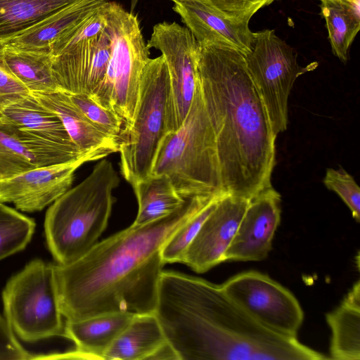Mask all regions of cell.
<instances>
[{"label":"cell","mask_w":360,"mask_h":360,"mask_svg":"<svg viewBox=\"0 0 360 360\" xmlns=\"http://www.w3.org/2000/svg\"><path fill=\"white\" fill-rule=\"evenodd\" d=\"M218 195L186 198L171 214L131 224L97 242L68 264H53L65 321L126 311L154 313L162 267V249L172 234Z\"/></svg>","instance_id":"6da1fadb"},{"label":"cell","mask_w":360,"mask_h":360,"mask_svg":"<svg viewBox=\"0 0 360 360\" xmlns=\"http://www.w3.org/2000/svg\"><path fill=\"white\" fill-rule=\"evenodd\" d=\"M154 314L178 360L328 359L263 328L221 285L201 278L162 271Z\"/></svg>","instance_id":"7a4b0ae2"},{"label":"cell","mask_w":360,"mask_h":360,"mask_svg":"<svg viewBox=\"0 0 360 360\" xmlns=\"http://www.w3.org/2000/svg\"><path fill=\"white\" fill-rule=\"evenodd\" d=\"M199 86L216 140L223 193L251 198L272 186L276 139L239 51L198 44Z\"/></svg>","instance_id":"3957f363"},{"label":"cell","mask_w":360,"mask_h":360,"mask_svg":"<svg viewBox=\"0 0 360 360\" xmlns=\"http://www.w3.org/2000/svg\"><path fill=\"white\" fill-rule=\"evenodd\" d=\"M120 182L112 163L99 161L91 173L48 209L44 230L48 248L59 264L86 254L105 230Z\"/></svg>","instance_id":"277c9868"},{"label":"cell","mask_w":360,"mask_h":360,"mask_svg":"<svg viewBox=\"0 0 360 360\" xmlns=\"http://www.w3.org/2000/svg\"><path fill=\"white\" fill-rule=\"evenodd\" d=\"M151 175L166 176L184 199L225 194L215 136L199 84L182 125L162 139Z\"/></svg>","instance_id":"5b68a950"},{"label":"cell","mask_w":360,"mask_h":360,"mask_svg":"<svg viewBox=\"0 0 360 360\" xmlns=\"http://www.w3.org/2000/svg\"><path fill=\"white\" fill-rule=\"evenodd\" d=\"M170 82L162 56L149 58L141 77L133 123L122 136L120 172L131 186L151 175L155 159L168 133Z\"/></svg>","instance_id":"8992f818"},{"label":"cell","mask_w":360,"mask_h":360,"mask_svg":"<svg viewBox=\"0 0 360 360\" xmlns=\"http://www.w3.org/2000/svg\"><path fill=\"white\" fill-rule=\"evenodd\" d=\"M106 7L111 57L105 79L91 98L122 121L121 140L133 123L141 73L150 58V49L135 15L114 1H108Z\"/></svg>","instance_id":"52a82bcc"},{"label":"cell","mask_w":360,"mask_h":360,"mask_svg":"<svg viewBox=\"0 0 360 360\" xmlns=\"http://www.w3.org/2000/svg\"><path fill=\"white\" fill-rule=\"evenodd\" d=\"M2 300L5 319L23 341L63 336L65 323L53 264L39 259L30 262L8 281Z\"/></svg>","instance_id":"ba28073f"},{"label":"cell","mask_w":360,"mask_h":360,"mask_svg":"<svg viewBox=\"0 0 360 360\" xmlns=\"http://www.w3.org/2000/svg\"><path fill=\"white\" fill-rule=\"evenodd\" d=\"M245 60L271 129L277 136L287 129L288 98L295 80L314 70L319 63L300 65L295 49L274 30L268 29L255 32L252 48L245 56Z\"/></svg>","instance_id":"9c48e42d"},{"label":"cell","mask_w":360,"mask_h":360,"mask_svg":"<svg viewBox=\"0 0 360 360\" xmlns=\"http://www.w3.org/2000/svg\"><path fill=\"white\" fill-rule=\"evenodd\" d=\"M221 287L261 326L276 335L297 338L303 310L295 295L268 275L256 271L241 272Z\"/></svg>","instance_id":"30bf717a"},{"label":"cell","mask_w":360,"mask_h":360,"mask_svg":"<svg viewBox=\"0 0 360 360\" xmlns=\"http://www.w3.org/2000/svg\"><path fill=\"white\" fill-rule=\"evenodd\" d=\"M162 53L169 76L170 102L168 132L176 131L190 110L199 84V44L186 27L160 22L147 43Z\"/></svg>","instance_id":"8fae6325"},{"label":"cell","mask_w":360,"mask_h":360,"mask_svg":"<svg viewBox=\"0 0 360 360\" xmlns=\"http://www.w3.org/2000/svg\"><path fill=\"white\" fill-rule=\"evenodd\" d=\"M111 53L106 27L96 37L53 45L51 68L58 91L92 98L105 79Z\"/></svg>","instance_id":"7c38bea8"},{"label":"cell","mask_w":360,"mask_h":360,"mask_svg":"<svg viewBox=\"0 0 360 360\" xmlns=\"http://www.w3.org/2000/svg\"><path fill=\"white\" fill-rule=\"evenodd\" d=\"M250 199L224 194L187 248L181 263L202 274L225 262Z\"/></svg>","instance_id":"4fadbf2b"},{"label":"cell","mask_w":360,"mask_h":360,"mask_svg":"<svg viewBox=\"0 0 360 360\" xmlns=\"http://www.w3.org/2000/svg\"><path fill=\"white\" fill-rule=\"evenodd\" d=\"M281 194L273 186L250 199L225 262L261 261L267 257L281 221Z\"/></svg>","instance_id":"5bb4252c"},{"label":"cell","mask_w":360,"mask_h":360,"mask_svg":"<svg viewBox=\"0 0 360 360\" xmlns=\"http://www.w3.org/2000/svg\"><path fill=\"white\" fill-rule=\"evenodd\" d=\"M87 158L41 167L0 181V202H9L21 211H40L68 191L74 174Z\"/></svg>","instance_id":"9a60e30c"},{"label":"cell","mask_w":360,"mask_h":360,"mask_svg":"<svg viewBox=\"0 0 360 360\" xmlns=\"http://www.w3.org/2000/svg\"><path fill=\"white\" fill-rule=\"evenodd\" d=\"M173 10L198 44L226 46L244 56L251 51L255 32L250 30V20L230 18L208 0H176Z\"/></svg>","instance_id":"2e32d148"},{"label":"cell","mask_w":360,"mask_h":360,"mask_svg":"<svg viewBox=\"0 0 360 360\" xmlns=\"http://www.w3.org/2000/svg\"><path fill=\"white\" fill-rule=\"evenodd\" d=\"M82 158L0 118V181L37 167L70 162Z\"/></svg>","instance_id":"e0dca14e"},{"label":"cell","mask_w":360,"mask_h":360,"mask_svg":"<svg viewBox=\"0 0 360 360\" xmlns=\"http://www.w3.org/2000/svg\"><path fill=\"white\" fill-rule=\"evenodd\" d=\"M61 120L72 141L90 161L118 152L119 141L98 129L72 102L68 94L56 91L32 94Z\"/></svg>","instance_id":"ac0fdd59"},{"label":"cell","mask_w":360,"mask_h":360,"mask_svg":"<svg viewBox=\"0 0 360 360\" xmlns=\"http://www.w3.org/2000/svg\"><path fill=\"white\" fill-rule=\"evenodd\" d=\"M0 118L45 142L84 156L72 141L58 115L30 93L1 107Z\"/></svg>","instance_id":"d6986e66"},{"label":"cell","mask_w":360,"mask_h":360,"mask_svg":"<svg viewBox=\"0 0 360 360\" xmlns=\"http://www.w3.org/2000/svg\"><path fill=\"white\" fill-rule=\"evenodd\" d=\"M135 314L105 313L77 321H65L63 337L76 345L78 359H103V356Z\"/></svg>","instance_id":"ffe728a7"},{"label":"cell","mask_w":360,"mask_h":360,"mask_svg":"<svg viewBox=\"0 0 360 360\" xmlns=\"http://www.w3.org/2000/svg\"><path fill=\"white\" fill-rule=\"evenodd\" d=\"M107 0H79L53 13L39 23L6 43L8 46L50 53L51 45Z\"/></svg>","instance_id":"44dd1931"},{"label":"cell","mask_w":360,"mask_h":360,"mask_svg":"<svg viewBox=\"0 0 360 360\" xmlns=\"http://www.w3.org/2000/svg\"><path fill=\"white\" fill-rule=\"evenodd\" d=\"M331 330L329 359H360V282L357 281L340 304L326 315Z\"/></svg>","instance_id":"7402d4cb"},{"label":"cell","mask_w":360,"mask_h":360,"mask_svg":"<svg viewBox=\"0 0 360 360\" xmlns=\"http://www.w3.org/2000/svg\"><path fill=\"white\" fill-rule=\"evenodd\" d=\"M167 342L154 313L135 314L105 351L103 359H150Z\"/></svg>","instance_id":"603a6c76"},{"label":"cell","mask_w":360,"mask_h":360,"mask_svg":"<svg viewBox=\"0 0 360 360\" xmlns=\"http://www.w3.org/2000/svg\"><path fill=\"white\" fill-rule=\"evenodd\" d=\"M79 0H0V43H6Z\"/></svg>","instance_id":"cb8c5ba5"},{"label":"cell","mask_w":360,"mask_h":360,"mask_svg":"<svg viewBox=\"0 0 360 360\" xmlns=\"http://www.w3.org/2000/svg\"><path fill=\"white\" fill-rule=\"evenodd\" d=\"M4 63L30 94L58 91L50 53L14 49L3 44Z\"/></svg>","instance_id":"d4e9b609"},{"label":"cell","mask_w":360,"mask_h":360,"mask_svg":"<svg viewBox=\"0 0 360 360\" xmlns=\"http://www.w3.org/2000/svg\"><path fill=\"white\" fill-rule=\"evenodd\" d=\"M139 209L133 223L143 225L162 218L184 202L165 175H150L132 186Z\"/></svg>","instance_id":"484cf974"},{"label":"cell","mask_w":360,"mask_h":360,"mask_svg":"<svg viewBox=\"0 0 360 360\" xmlns=\"http://www.w3.org/2000/svg\"><path fill=\"white\" fill-rule=\"evenodd\" d=\"M332 51L342 62L348 60L349 50L360 28V15L342 0H319Z\"/></svg>","instance_id":"4316f807"},{"label":"cell","mask_w":360,"mask_h":360,"mask_svg":"<svg viewBox=\"0 0 360 360\" xmlns=\"http://www.w3.org/2000/svg\"><path fill=\"white\" fill-rule=\"evenodd\" d=\"M34 228L32 219L0 202V260L22 250Z\"/></svg>","instance_id":"83f0119b"},{"label":"cell","mask_w":360,"mask_h":360,"mask_svg":"<svg viewBox=\"0 0 360 360\" xmlns=\"http://www.w3.org/2000/svg\"><path fill=\"white\" fill-rule=\"evenodd\" d=\"M224 195L217 196L210 201L172 234L162 249L161 255L165 264L181 262L187 248Z\"/></svg>","instance_id":"f1b7e54d"},{"label":"cell","mask_w":360,"mask_h":360,"mask_svg":"<svg viewBox=\"0 0 360 360\" xmlns=\"http://www.w3.org/2000/svg\"><path fill=\"white\" fill-rule=\"evenodd\" d=\"M72 102L98 129L119 143L123 130L120 118L94 101L89 96L83 94H69Z\"/></svg>","instance_id":"f546056e"},{"label":"cell","mask_w":360,"mask_h":360,"mask_svg":"<svg viewBox=\"0 0 360 360\" xmlns=\"http://www.w3.org/2000/svg\"><path fill=\"white\" fill-rule=\"evenodd\" d=\"M325 186L337 193L350 210L353 218L360 219V188L345 169L327 168L323 180Z\"/></svg>","instance_id":"4dcf8cb0"},{"label":"cell","mask_w":360,"mask_h":360,"mask_svg":"<svg viewBox=\"0 0 360 360\" xmlns=\"http://www.w3.org/2000/svg\"><path fill=\"white\" fill-rule=\"evenodd\" d=\"M230 18L250 20L260 8L276 0H208Z\"/></svg>","instance_id":"1f68e13d"},{"label":"cell","mask_w":360,"mask_h":360,"mask_svg":"<svg viewBox=\"0 0 360 360\" xmlns=\"http://www.w3.org/2000/svg\"><path fill=\"white\" fill-rule=\"evenodd\" d=\"M35 356L20 345L5 317L0 314V360L34 359Z\"/></svg>","instance_id":"d6a6232c"},{"label":"cell","mask_w":360,"mask_h":360,"mask_svg":"<svg viewBox=\"0 0 360 360\" xmlns=\"http://www.w3.org/2000/svg\"><path fill=\"white\" fill-rule=\"evenodd\" d=\"M3 44L0 43V108L30 94L28 90L6 68L3 58Z\"/></svg>","instance_id":"836d02e7"},{"label":"cell","mask_w":360,"mask_h":360,"mask_svg":"<svg viewBox=\"0 0 360 360\" xmlns=\"http://www.w3.org/2000/svg\"><path fill=\"white\" fill-rule=\"evenodd\" d=\"M170 1H173V2H174V1H176V0H170Z\"/></svg>","instance_id":"e575fe53"}]
</instances>
